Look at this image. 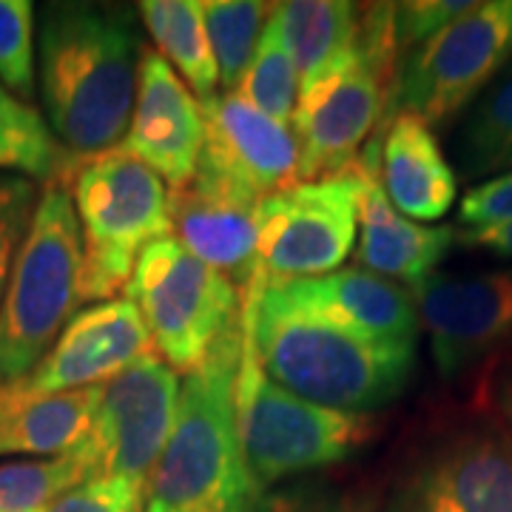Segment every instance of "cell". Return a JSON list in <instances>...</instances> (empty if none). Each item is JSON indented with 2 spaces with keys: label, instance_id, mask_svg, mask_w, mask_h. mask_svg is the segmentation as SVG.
I'll return each instance as SVG.
<instances>
[{
  "label": "cell",
  "instance_id": "4316f807",
  "mask_svg": "<svg viewBox=\"0 0 512 512\" xmlns=\"http://www.w3.org/2000/svg\"><path fill=\"white\" fill-rule=\"evenodd\" d=\"M89 478L94 464L80 444L63 456L0 464V512H43L57 495Z\"/></svg>",
  "mask_w": 512,
  "mask_h": 512
},
{
  "label": "cell",
  "instance_id": "8fae6325",
  "mask_svg": "<svg viewBox=\"0 0 512 512\" xmlns=\"http://www.w3.org/2000/svg\"><path fill=\"white\" fill-rule=\"evenodd\" d=\"M359 237V205L350 174L299 183L259 205L256 276L291 282L339 271Z\"/></svg>",
  "mask_w": 512,
  "mask_h": 512
},
{
  "label": "cell",
  "instance_id": "5b68a950",
  "mask_svg": "<svg viewBox=\"0 0 512 512\" xmlns=\"http://www.w3.org/2000/svg\"><path fill=\"white\" fill-rule=\"evenodd\" d=\"M83 242L69 188L46 183L0 302V387L26 379L72 322Z\"/></svg>",
  "mask_w": 512,
  "mask_h": 512
},
{
  "label": "cell",
  "instance_id": "836d02e7",
  "mask_svg": "<svg viewBox=\"0 0 512 512\" xmlns=\"http://www.w3.org/2000/svg\"><path fill=\"white\" fill-rule=\"evenodd\" d=\"M512 222V171L473 185L458 205V228L476 231Z\"/></svg>",
  "mask_w": 512,
  "mask_h": 512
},
{
  "label": "cell",
  "instance_id": "8d00e7d4",
  "mask_svg": "<svg viewBox=\"0 0 512 512\" xmlns=\"http://www.w3.org/2000/svg\"><path fill=\"white\" fill-rule=\"evenodd\" d=\"M146 512H160V510H154V507H148V510Z\"/></svg>",
  "mask_w": 512,
  "mask_h": 512
},
{
  "label": "cell",
  "instance_id": "30bf717a",
  "mask_svg": "<svg viewBox=\"0 0 512 512\" xmlns=\"http://www.w3.org/2000/svg\"><path fill=\"white\" fill-rule=\"evenodd\" d=\"M382 512H512V436L495 419L461 421L421 447Z\"/></svg>",
  "mask_w": 512,
  "mask_h": 512
},
{
  "label": "cell",
  "instance_id": "5bb4252c",
  "mask_svg": "<svg viewBox=\"0 0 512 512\" xmlns=\"http://www.w3.org/2000/svg\"><path fill=\"white\" fill-rule=\"evenodd\" d=\"M200 109L205 146L197 174L259 202L302 183L299 146L288 123L256 111L237 92H220Z\"/></svg>",
  "mask_w": 512,
  "mask_h": 512
},
{
  "label": "cell",
  "instance_id": "ffe728a7",
  "mask_svg": "<svg viewBox=\"0 0 512 512\" xmlns=\"http://www.w3.org/2000/svg\"><path fill=\"white\" fill-rule=\"evenodd\" d=\"M356 185L359 205V237L356 259L359 268L387 276L404 288H413L427 276L436 274L439 262L456 242L453 225H421L402 217L393 202L387 200L376 171L353 163L348 171Z\"/></svg>",
  "mask_w": 512,
  "mask_h": 512
},
{
  "label": "cell",
  "instance_id": "d6a6232c",
  "mask_svg": "<svg viewBox=\"0 0 512 512\" xmlns=\"http://www.w3.org/2000/svg\"><path fill=\"white\" fill-rule=\"evenodd\" d=\"M476 3L470 0H410V3H393V35L399 55H407L427 37L441 32L453 20L470 12Z\"/></svg>",
  "mask_w": 512,
  "mask_h": 512
},
{
  "label": "cell",
  "instance_id": "6da1fadb",
  "mask_svg": "<svg viewBox=\"0 0 512 512\" xmlns=\"http://www.w3.org/2000/svg\"><path fill=\"white\" fill-rule=\"evenodd\" d=\"M143 52L137 20L126 6H43L37 32L40 100L46 126L74 160L123 146Z\"/></svg>",
  "mask_w": 512,
  "mask_h": 512
},
{
  "label": "cell",
  "instance_id": "cb8c5ba5",
  "mask_svg": "<svg viewBox=\"0 0 512 512\" xmlns=\"http://www.w3.org/2000/svg\"><path fill=\"white\" fill-rule=\"evenodd\" d=\"M453 157L467 183L512 171V63L458 123Z\"/></svg>",
  "mask_w": 512,
  "mask_h": 512
},
{
  "label": "cell",
  "instance_id": "7c38bea8",
  "mask_svg": "<svg viewBox=\"0 0 512 512\" xmlns=\"http://www.w3.org/2000/svg\"><path fill=\"white\" fill-rule=\"evenodd\" d=\"M180 387V376L157 353L100 384L92 427L80 441L92 458L94 478L151 476L174 427Z\"/></svg>",
  "mask_w": 512,
  "mask_h": 512
},
{
  "label": "cell",
  "instance_id": "9c48e42d",
  "mask_svg": "<svg viewBox=\"0 0 512 512\" xmlns=\"http://www.w3.org/2000/svg\"><path fill=\"white\" fill-rule=\"evenodd\" d=\"M126 291L143 316L151 348L177 376L194 373L242 311L237 288L174 237L148 245Z\"/></svg>",
  "mask_w": 512,
  "mask_h": 512
},
{
  "label": "cell",
  "instance_id": "1f68e13d",
  "mask_svg": "<svg viewBox=\"0 0 512 512\" xmlns=\"http://www.w3.org/2000/svg\"><path fill=\"white\" fill-rule=\"evenodd\" d=\"M146 481L126 476H97L77 484L43 512H143Z\"/></svg>",
  "mask_w": 512,
  "mask_h": 512
},
{
  "label": "cell",
  "instance_id": "9a60e30c",
  "mask_svg": "<svg viewBox=\"0 0 512 512\" xmlns=\"http://www.w3.org/2000/svg\"><path fill=\"white\" fill-rule=\"evenodd\" d=\"M154 353L143 316L126 296L94 302L77 311L40 365L15 384H3L9 399H40L109 382L120 370Z\"/></svg>",
  "mask_w": 512,
  "mask_h": 512
},
{
  "label": "cell",
  "instance_id": "f1b7e54d",
  "mask_svg": "<svg viewBox=\"0 0 512 512\" xmlns=\"http://www.w3.org/2000/svg\"><path fill=\"white\" fill-rule=\"evenodd\" d=\"M35 9L29 0H0V86L23 103L35 94Z\"/></svg>",
  "mask_w": 512,
  "mask_h": 512
},
{
  "label": "cell",
  "instance_id": "d4e9b609",
  "mask_svg": "<svg viewBox=\"0 0 512 512\" xmlns=\"http://www.w3.org/2000/svg\"><path fill=\"white\" fill-rule=\"evenodd\" d=\"M74 163L46 126V117L0 86V174H20L46 185L66 180Z\"/></svg>",
  "mask_w": 512,
  "mask_h": 512
},
{
  "label": "cell",
  "instance_id": "d6986e66",
  "mask_svg": "<svg viewBox=\"0 0 512 512\" xmlns=\"http://www.w3.org/2000/svg\"><path fill=\"white\" fill-rule=\"evenodd\" d=\"M268 285L293 305L328 316L333 322L367 333L373 339L404 342V345L419 342L421 322L413 291L359 265L339 268L325 276L268 282Z\"/></svg>",
  "mask_w": 512,
  "mask_h": 512
},
{
  "label": "cell",
  "instance_id": "4dcf8cb0",
  "mask_svg": "<svg viewBox=\"0 0 512 512\" xmlns=\"http://www.w3.org/2000/svg\"><path fill=\"white\" fill-rule=\"evenodd\" d=\"M40 188L20 174H0V302L20 254V245L32 228Z\"/></svg>",
  "mask_w": 512,
  "mask_h": 512
},
{
  "label": "cell",
  "instance_id": "3957f363",
  "mask_svg": "<svg viewBox=\"0 0 512 512\" xmlns=\"http://www.w3.org/2000/svg\"><path fill=\"white\" fill-rule=\"evenodd\" d=\"M242 362L239 322L185 376L171 436L146 478L148 507L160 512H251L259 498L237 439V373Z\"/></svg>",
  "mask_w": 512,
  "mask_h": 512
},
{
  "label": "cell",
  "instance_id": "83f0119b",
  "mask_svg": "<svg viewBox=\"0 0 512 512\" xmlns=\"http://www.w3.org/2000/svg\"><path fill=\"white\" fill-rule=\"evenodd\" d=\"M237 94L276 123L293 120V111L299 103V72H296L291 46L282 35L274 12L262 29L254 60H251L248 72L242 74Z\"/></svg>",
  "mask_w": 512,
  "mask_h": 512
},
{
  "label": "cell",
  "instance_id": "ac0fdd59",
  "mask_svg": "<svg viewBox=\"0 0 512 512\" xmlns=\"http://www.w3.org/2000/svg\"><path fill=\"white\" fill-rule=\"evenodd\" d=\"M359 163L376 171L387 200L407 220L436 222L456 205V168L419 117L399 114L382 123L362 148Z\"/></svg>",
  "mask_w": 512,
  "mask_h": 512
},
{
  "label": "cell",
  "instance_id": "52a82bcc",
  "mask_svg": "<svg viewBox=\"0 0 512 512\" xmlns=\"http://www.w3.org/2000/svg\"><path fill=\"white\" fill-rule=\"evenodd\" d=\"M234 407L242 461L259 495L302 473L348 461L376 436L373 416L322 407L271 382L256 365L245 333Z\"/></svg>",
  "mask_w": 512,
  "mask_h": 512
},
{
  "label": "cell",
  "instance_id": "2e32d148",
  "mask_svg": "<svg viewBox=\"0 0 512 512\" xmlns=\"http://www.w3.org/2000/svg\"><path fill=\"white\" fill-rule=\"evenodd\" d=\"M205 146L200 100L157 52H143L137 97L123 151L151 168L171 191L194 180Z\"/></svg>",
  "mask_w": 512,
  "mask_h": 512
},
{
  "label": "cell",
  "instance_id": "277c9868",
  "mask_svg": "<svg viewBox=\"0 0 512 512\" xmlns=\"http://www.w3.org/2000/svg\"><path fill=\"white\" fill-rule=\"evenodd\" d=\"M393 3L359 6L356 40L316 83L299 92L291 131L302 183L345 177L382 126L399 69Z\"/></svg>",
  "mask_w": 512,
  "mask_h": 512
},
{
  "label": "cell",
  "instance_id": "484cf974",
  "mask_svg": "<svg viewBox=\"0 0 512 512\" xmlns=\"http://www.w3.org/2000/svg\"><path fill=\"white\" fill-rule=\"evenodd\" d=\"M274 12V3L259 0H208L202 3V20L217 60L222 94L237 92L242 74L254 60L262 29Z\"/></svg>",
  "mask_w": 512,
  "mask_h": 512
},
{
  "label": "cell",
  "instance_id": "ba28073f",
  "mask_svg": "<svg viewBox=\"0 0 512 512\" xmlns=\"http://www.w3.org/2000/svg\"><path fill=\"white\" fill-rule=\"evenodd\" d=\"M512 63V0L476 3L399 60L384 120L419 117L444 128Z\"/></svg>",
  "mask_w": 512,
  "mask_h": 512
},
{
  "label": "cell",
  "instance_id": "4fadbf2b",
  "mask_svg": "<svg viewBox=\"0 0 512 512\" xmlns=\"http://www.w3.org/2000/svg\"><path fill=\"white\" fill-rule=\"evenodd\" d=\"M410 291L441 379L456 382L512 345V265L433 274Z\"/></svg>",
  "mask_w": 512,
  "mask_h": 512
},
{
  "label": "cell",
  "instance_id": "7402d4cb",
  "mask_svg": "<svg viewBox=\"0 0 512 512\" xmlns=\"http://www.w3.org/2000/svg\"><path fill=\"white\" fill-rule=\"evenodd\" d=\"M274 18L296 60L299 92L316 83L339 57L348 55L359 32V6L348 0L274 3Z\"/></svg>",
  "mask_w": 512,
  "mask_h": 512
},
{
  "label": "cell",
  "instance_id": "8992f818",
  "mask_svg": "<svg viewBox=\"0 0 512 512\" xmlns=\"http://www.w3.org/2000/svg\"><path fill=\"white\" fill-rule=\"evenodd\" d=\"M83 242L80 299H117L140 254L171 234L168 188L123 148L77 160L66 180Z\"/></svg>",
  "mask_w": 512,
  "mask_h": 512
},
{
  "label": "cell",
  "instance_id": "44dd1931",
  "mask_svg": "<svg viewBox=\"0 0 512 512\" xmlns=\"http://www.w3.org/2000/svg\"><path fill=\"white\" fill-rule=\"evenodd\" d=\"M97 402L100 384L40 399H9L0 393V458L69 453L86 439Z\"/></svg>",
  "mask_w": 512,
  "mask_h": 512
},
{
  "label": "cell",
  "instance_id": "d590c367",
  "mask_svg": "<svg viewBox=\"0 0 512 512\" xmlns=\"http://www.w3.org/2000/svg\"><path fill=\"white\" fill-rule=\"evenodd\" d=\"M493 410L495 419L501 421L512 436V359L498 370L493 382Z\"/></svg>",
  "mask_w": 512,
  "mask_h": 512
},
{
  "label": "cell",
  "instance_id": "e0dca14e",
  "mask_svg": "<svg viewBox=\"0 0 512 512\" xmlns=\"http://www.w3.org/2000/svg\"><path fill=\"white\" fill-rule=\"evenodd\" d=\"M259 205V200L202 174H194L180 191H168L174 239L188 254L225 276L239 296L251 288L256 276Z\"/></svg>",
  "mask_w": 512,
  "mask_h": 512
},
{
  "label": "cell",
  "instance_id": "603a6c76",
  "mask_svg": "<svg viewBox=\"0 0 512 512\" xmlns=\"http://www.w3.org/2000/svg\"><path fill=\"white\" fill-rule=\"evenodd\" d=\"M140 20L157 43V55L174 66L180 80L200 103L220 94V72L197 0H143L137 3Z\"/></svg>",
  "mask_w": 512,
  "mask_h": 512
},
{
  "label": "cell",
  "instance_id": "e575fe53",
  "mask_svg": "<svg viewBox=\"0 0 512 512\" xmlns=\"http://www.w3.org/2000/svg\"><path fill=\"white\" fill-rule=\"evenodd\" d=\"M456 239L464 248H476L498 259H512V222L476 228V231H456Z\"/></svg>",
  "mask_w": 512,
  "mask_h": 512
},
{
  "label": "cell",
  "instance_id": "7a4b0ae2",
  "mask_svg": "<svg viewBox=\"0 0 512 512\" xmlns=\"http://www.w3.org/2000/svg\"><path fill=\"white\" fill-rule=\"evenodd\" d=\"M242 333L271 382L345 413L373 416L396 402L416 367V345L373 339L299 308L259 276L242 293Z\"/></svg>",
  "mask_w": 512,
  "mask_h": 512
},
{
  "label": "cell",
  "instance_id": "f546056e",
  "mask_svg": "<svg viewBox=\"0 0 512 512\" xmlns=\"http://www.w3.org/2000/svg\"><path fill=\"white\" fill-rule=\"evenodd\" d=\"M251 512H373V501L333 481H285L259 495Z\"/></svg>",
  "mask_w": 512,
  "mask_h": 512
}]
</instances>
